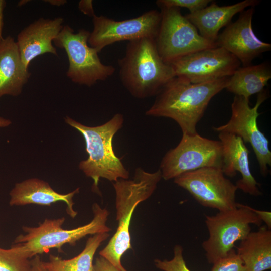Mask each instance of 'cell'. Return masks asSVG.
Instances as JSON below:
<instances>
[{
	"label": "cell",
	"instance_id": "26",
	"mask_svg": "<svg viewBox=\"0 0 271 271\" xmlns=\"http://www.w3.org/2000/svg\"><path fill=\"white\" fill-rule=\"evenodd\" d=\"M210 0H158L156 4L160 9L163 8H186L190 13L200 10L212 2Z\"/></svg>",
	"mask_w": 271,
	"mask_h": 271
},
{
	"label": "cell",
	"instance_id": "30",
	"mask_svg": "<svg viewBox=\"0 0 271 271\" xmlns=\"http://www.w3.org/2000/svg\"><path fill=\"white\" fill-rule=\"evenodd\" d=\"M31 271H47L39 255H36L31 260Z\"/></svg>",
	"mask_w": 271,
	"mask_h": 271
},
{
	"label": "cell",
	"instance_id": "17",
	"mask_svg": "<svg viewBox=\"0 0 271 271\" xmlns=\"http://www.w3.org/2000/svg\"><path fill=\"white\" fill-rule=\"evenodd\" d=\"M79 188L67 194H61L55 191L49 184L36 178H29L15 184L10 191V206H24L36 204L50 206L57 202H63L66 206V212L72 218L77 212L73 208L74 196L79 193Z\"/></svg>",
	"mask_w": 271,
	"mask_h": 271
},
{
	"label": "cell",
	"instance_id": "29",
	"mask_svg": "<svg viewBox=\"0 0 271 271\" xmlns=\"http://www.w3.org/2000/svg\"><path fill=\"white\" fill-rule=\"evenodd\" d=\"M78 9L84 14L93 17L95 14L92 0H81L78 3Z\"/></svg>",
	"mask_w": 271,
	"mask_h": 271
},
{
	"label": "cell",
	"instance_id": "27",
	"mask_svg": "<svg viewBox=\"0 0 271 271\" xmlns=\"http://www.w3.org/2000/svg\"><path fill=\"white\" fill-rule=\"evenodd\" d=\"M93 271H127L125 269H119L107 260L99 256L93 264Z\"/></svg>",
	"mask_w": 271,
	"mask_h": 271
},
{
	"label": "cell",
	"instance_id": "8",
	"mask_svg": "<svg viewBox=\"0 0 271 271\" xmlns=\"http://www.w3.org/2000/svg\"><path fill=\"white\" fill-rule=\"evenodd\" d=\"M222 147L219 140L209 139L198 133L183 134L178 145L168 151L159 169L165 180L189 171L207 167L222 168Z\"/></svg>",
	"mask_w": 271,
	"mask_h": 271
},
{
	"label": "cell",
	"instance_id": "21",
	"mask_svg": "<svg viewBox=\"0 0 271 271\" xmlns=\"http://www.w3.org/2000/svg\"><path fill=\"white\" fill-rule=\"evenodd\" d=\"M270 78L268 63L240 67L229 77L225 89L236 96L249 100L251 95L264 89Z\"/></svg>",
	"mask_w": 271,
	"mask_h": 271
},
{
	"label": "cell",
	"instance_id": "11",
	"mask_svg": "<svg viewBox=\"0 0 271 271\" xmlns=\"http://www.w3.org/2000/svg\"><path fill=\"white\" fill-rule=\"evenodd\" d=\"M161 20V12L156 10L123 21L95 15L92 17L93 28L88 43L99 52L106 46L119 41L129 42L143 38L155 39Z\"/></svg>",
	"mask_w": 271,
	"mask_h": 271
},
{
	"label": "cell",
	"instance_id": "12",
	"mask_svg": "<svg viewBox=\"0 0 271 271\" xmlns=\"http://www.w3.org/2000/svg\"><path fill=\"white\" fill-rule=\"evenodd\" d=\"M169 65L175 77L198 84L229 77L241 63L228 51L217 46L183 56Z\"/></svg>",
	"mask_w": 271,
	"mask_h": 271
},
{
	"label": "cell",
	"instance_id": "22",
	"mask_svg": "<svg viewBox=\"0 0 271 271\" xmlns=\"http://www.w3.org/2000/svg\"><path fill=\"white\" fill-rule=\"evenodd\" d=\"M109 236L108 233H98L87 239L84 249L77 256L63 259L50 255L47 261H43L47 271H93L94 255L101 244Z\"/></svg>",
	"mask_w": 271,
	"mask_h": 271
},
{
	"label": "cell",
	"instance_id": "4",
	"mask_svg": "<svg viewBox=\"0 0 271 271\" xmlns=\"http://www.w3.org/2000/svg\"><path fill=\"white\" fill-rule=\"evenodd\" d=\"M92 211L93 218L89 223L74 229H65L62 227L64 217L46 219L36 227L23 226L25 234L17 236L13 244L30 259L48 253L51 249L60 250L66 244L74 245L87 235L110 231L111 228L106 225L109 212L96 203L92 205Z\"/></svg>",
	"mask_w": 271,
	"mask_h": 271
},
{
	"label": "cell",
	"instance_id": "32",
	"mask_svg": "<svg viewBox=\"0 0 271 271\" xmlns=\"http://www.w3.org/2000/svg\"><path fill=\"white\" fill-rule=\"evenodd\" d=\"M45 1L52 6L57 7L63 6L67 3L66 0H47Z\"/></svg>",
	"mask_w": 271,
	"mask_h": 271
},
{
	"label": "cell",
	"instance_id": "1",
	"mask_svg": "<svg viewBox=\"0 0 271 271\" xmlns=\"http://www.w3.org/2000/svg\"><path fill=\"white\" fill-rule=\"evenodd\" d=\"M229 78L194 84L174 77L156 95L146 115L171 118L178 124L183 134H195L210 100L226 88Z\"/></svg>",
	"mask_w": 271,
	"mask_h": 271
},
{
	"label": "cell",
	"instance_id": "13",
	"mask_svg": "<svg viewBox=\"0 0 271 271\" xmlns=\"http://www.w3.org/2000/svg\"><path fill=\"white\" fill-rule=\"evenodd\" d=\"M162 178L160 169L153 173L136 169L132 180L119 179L113 184L115 192L117 231L130 233L129 226L137 206L153 194Z\"/></svg>",
	"mask_w": 271,
	"mask_h": 271
},
{
	"label": "cell",
	"instance_id": "15",
	"mask_svg": "<svg viewBox=\"0 0 271 271\" xmlns=\"http://www.w3.org/2000/svg\"><path fill=\"white\" fill-rule=\"evenodd\" d=\"M64 19L40 18L21 30L16 44L21 60L27 68L31 62L40 55L50 53L58 56L53 42L63 27Z\"/></svg>",
	"mask_w": 271,
	"mask_h": 271
},
{
	"label": "cell",
	"instance_id": "5",
	"mask_svg": "<svg viewBox=\"0 0 271 271\" xmlns=\"http://www.w3.org/2000/svg\"><path fill=\"white\" fill-rule=\"evenodd\" d=\"M90 33L84 29L75 33L72 27L65 25L53 41L55 46L66 53L69 62L67 77L73 83L88 87L106 80L115 70L113 66L103 64L99 52L89 45Z\"/></svg>",
	"mask_w": 271,
	"mask_h": 271
},
{
	"label": "cell",
	"instance_id": "24",
	"mask_svg": "<svg viewBox=\"0 0 271 271\" xmlns=\"http://www.w3.org/2000/svg\"><path fill=\"white\" fill-rule=\"evenodd\" d=\"M183 249L180 245L174 248V256L171 260L156 259V267L162 271H191L187 267L183 256Z\"/></svg>",
	"mask_w": 271,
	"mask_h": 271
},
{
	"label": "cell",
	"instance_id": "25",
	"mask_svg": "<svg viewBox=\"0 0 271 271\" xmlns=\"http://www.w3.org/2000/svg\"><path fill=\"white\" fill-rule=\"evenodd\" d=\"M212 264L211 271H247L242 260L234 249L226 256Z\"/></svg>",
	"mask_w": 271,
	"mask_h": 271
},
{
	"label": "cell",
	"instance_id": "2",
	"mask_svg": "<svg viewBox=\"0 0 271 271\" xmlns=\"http://www.w3.org/2000/svg\"><path fill=\"white\" fill-rule=\"evenodd\" d=\"M118 64L121 83L139 99L156 96L175 77L171 66L160 56L154 38L129 41L125 55Z\"/></svg>",
	"mask_w": 271,
	"mask_h": 271
},
{
	"label": "cell",
	"instance_id": "14",
	"mask_svg": "<svg viewBox=\"0 0 271 271\" xmlns=\"http://www.w3.org/2000/svg\"><path fill=\"white\" fill-rule=\"evenodd\" d=\"M254 7L241 12L238 19L230 23L218 35L216 43L235 56L243 66L262 53L271 49L270 44L259 40L252 28Z\"/></svg>",
	"mask_w": 271,
	"mask_h": 271
},
{
	"label": "cell",
	"instance_id": "16",
	"mask_svg": "<svg viewBox=\"0 0 271 271\" xmlns=\"http://www.w3.org/2000/svg\"><path fill=\"white\" fill-rule=\"evenodd\" d=\"M222 147V171L224 174L233 177L237 172L241 178L235 184L238 189L252 196H259L262 193L259 184L252 174L249 162V151L242 139L227 132H218Z\"/></svg>",
	"mask_w": 271,
	"mask_h": 271
},
{
	"label": "cell",
	"instance_id": "19",
	"mask_svg": "<svg viewBox=\"0 0 271 271\" xmlns=\"http://www.w3.org/2000/svg\"><path fill=\"white\" fill-rule=\"evenodd\" d=\"M30 76L14 39L10 36L4 38L0 43V98L20 95Z\"/></svg>",
	"mask_w": 271,
	"mask_h": 271
},
{
	"label": "cell",
	"instance_id": "28",
	"mask_svg": "<svg viewBox=\"0 0 271 271\" xmlns=\"http://www.w3.org/2000/svg\"><path fill=\"white\" fill-rule=\"evenodd\" d=\"M245 206L248 209L254 212L262 222H264L267 228L271 229V212L270 211L259 210L247 205Z\"/></svg>",
	"mask_w": 271,
	"mask_h": 271
},
{
	"label": "cell",
	"instance_id": "33",
	"mask_svg": "<svg viewBox=\"0 0 271 271\" xmlns=\"http://www.w3.org/2000/svg\"><path fill=\"white\" fill-rule=\"evenodd\" d=\"M10 120L3 117H0V127H6L11 124Z\"/></svg>",
	"mask_w": 271,
	"mask_h": 271
},
{
	"label": "cell",
	"instance_id": "31",
	"mask_svg": "<svg viewBox=\"0 0 271 271\" xmlns=\"http://www.w3.org/2000/svg\"><path fill=\"white\" fill-rule=\"evenodd\" d=\"M6 5L5 0H0V43L3 40V30L4 26V10Z\"/></svg>",
	"mask_w": 271,
	"mask_h": 271
},
{
	"label": "cell",
	"instance_id": "9",
	"mask_svg": "<svg viewBox=\"0 0 271 271\" xmlns=\"http://www.w3.org/2000/svg\"><path fill=\"white\" fill-rule=\"evenodd\" d=\"M268 92L264 89L258 94L256 102L253 107L249 100L242 96H235L231 104V116L225 124L214 127V131L224 132L241 138L243 142L249 143L255 154L260 171L263 176L268 173L271 166V152L269 142L257 126L258 112L260 105L268 98Z\"/></svg>",
	"mask_w": 271,
	"mask_h": 271
},
{
	"label": "cell",
	"instance_id": "10",
	"mask_svg": "<svg viewBox=\"0 0 271 271\" xmlns=\"http://www.w3.org/2000/svg\"><path fill=\"white\" fill-rule=\"evenodd\" d=\"M174 182L203 206L218 211L236 207L238 189L221 168L207 167L187 172L174 178Z\"/></svg>",
	"mask_w": 271,
	"mask_h": 271
},
{
	"label": "cell",
	"instance_id": "3",
	"mask_svg": "<svg viewBox=\"0 0 271 271\" xmlns=\"http://www.w3.org/2000/svg\"><path fill=\"white\" fill-rule=\"evenodd\" d=\"M64 120L84 139L88 157L81 161L78 167L87 177L93 179L94 191H98L101 178L114 182L128 179L129 172L115 154L112 146L113 138L123 123L122 114L117 113L107 122L96 126L82 124L68 116Z\"/></svg>",
	"mask_w": 271,
	"mask_h": 271
},
{
	"label": "cell",
	"instance_id": "7",
	"mask_svg": "<svg viewBox=\"0 0 271 271\" xmlns=\"http://www.w3.org/2000/svg\"><path fill=\"white\" fill-rule=\"evenodd\" d=\"M161 10V20L155 42L165 63L169 64L189 54L218 46L216 43L201 36L179 8H163Z\"/></svg>",
	"mask_w": 271,
	"mask_h": 271
},
{
	"label": "cell",
	"instance_id": "20",
	"mask_svg": "<svg viewBox=\"0 0 271 271\" xmlns=\"http://www.w3.org/2000/svg\"><path fill=\"white\" fill-rule=\"evenodd\" d=\"M237 253L247 271L271 269V229L263 225L241 240Z\"/></svg>",
	"mask_w": 271,
	"mask_h": 271
},
{
	"label": "cell",
	"instance_id": "6",
	"mask_svg": "<svg viewBox=\"0 0 271 271\" xmlns=\"http://www.w3.org/2000/svg\"><path fill=\"white\" fill-rule=\"evenodd\" d=\"M205 223L209 236L202 247L208 262L213 264L226 256L236 242L246 237L251 224L260 226L262 222L245 205L237 203L234 209L206 215Z\"/></svg>",
	"mask_w": 271,
	"mask_h": 271
},
{
	"label": "cell",
	"instance_id": "23",
	"mask_svg": "<svg viewBox=\"0 0 271 271\" xmlns=\"http://www.w3.org/2000/svg\"><path fill=\"white\" fill-rule=\"evenodd\" d=\"M30 258L17 246L0 247V271H31Z\"/></svg>",
	"mask_w": 271,
	"mask_h": 271
},
{
	"label": "cell",
	"instance_id": "18",
	"mask_svg": "<svg viewBox=\"0 0 271 271\" xmlns=\"http://www.w3.org/2000/svg\"><path fill=\"white\" fill-rule=\"evenodd\" d=\"M259 3L258 0H244L232 5L219 6L212 2L209 6L185 16L199 30L201 36L216 43L219 30L230 24L235 14Z\"/></svg>",
	"mask_w": 271,
	"mask_h": 271
},
{
	"label": "cell",
	"instance_id": "34",
	"mask_svg": "<svg viewBox=\"0 0 271 271\" xmlns=\"http://www.w3.org/2000/svg\"><path fill=\"white\" fill-rule=\"evenodd\" d=\"M27 1H21L19 2L18 6L19 7H21L24 5V4H26L27 3Z\"/></svg>",
	"mask_w": 271,
	"mask_h": 271
}]
</instances>
